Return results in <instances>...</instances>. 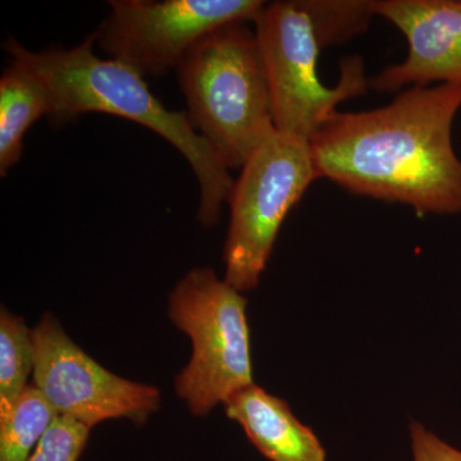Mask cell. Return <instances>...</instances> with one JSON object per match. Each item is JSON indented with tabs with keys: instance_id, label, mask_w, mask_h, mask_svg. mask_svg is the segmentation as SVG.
Returning <instances> with one entry per match:
<instances>
[{
	"instance_id": "9c48e42d",
	"label": "cell",
	"mask_w": 461,
	"mask_h": 461,
	"mask_svg": "<svg viewBox=\"0 0 461 461\" xmlns=\"http://www.w3.org/2000/svg\"><path fill=\"white\" fill-rule=\"evenodd\" d=\"M373 11L405 35L408 56L371 80V89L395 93L432 83L461 86V0H373Z\"/></svg>"
},
{
	"instance_id": "52a82bcc",
	"label": "cell",
	"mask_w": 461,
	"mask_h": 461,
	"mask_svg": "<svg viewBox=\"0 0 461 461\" xmlns=\"http://www.w3.org/2000/svg\"><path fill=\"white\" fill-rule=\"evenodd\" d=\"M260 0H111V14L94 32L108 58L142 77L177 69L187 51L230 23H253Z\"/></svg>"
},
{
	"instance_id": "4fadbf2b",
	"label": "cell",
	"mask_w": 461,
	"mask_h": 461,
	"mask_svg": "<svg viewBox=\"0 0 461 461\" xmlns=\"http://www.w3.org/2000/svg\"><path fill=\"white\" fill-rule=\"evenodd\" d=\"M32 330L23 318L2 306L0 311V418L7 415L26 390L33 372Z\"/></svg>"
},
{
	"instance_id": "6da1fadb",
	"label": "cell",
	"mask_w": 461,
	"mask_h": 461,
	"mask_svg": "<svg viewBox=\"0 0 461 461\" xmlns=\"http://www.w3.org/2000/svg\"><path fill=\"white\" fill-rule=\"evenodd\" d=\"M461 86H412L393 103L338 112L311 139L320 178L355 195L402 203L420 214L461 212V159L453 123Z\"/></svg>"
},
{
	"instance_id": "5b68a950",
	"label": "cell",
	"mask_w": 461,
	"mask_h": 461,
	"mask_svg": "<svg viewBox=\"0 0 461 461\" xmlns=\"http://www.w3.org/2000/svg\"><path fill=\"white\" fill-rule=\"evenodd\" d=\"M247 304L211 268L191 269L168 295L167 315L193 346L175 390L195 417L254 384Z\"/></svg>"
},
{
	"instance_id": "277c9868",
	"label": "cell",
	"mask_w": 461,
	"mask_h": 461,
	"mask_svg": "<svg viewBox=\"0 0 461 461\" xmlns=\"http://www.w3.org/2000/svg\"><path fill=\"white\" fill-rule=\"evenodd\" d=\"M253 23L278 132L311 141L342 102L371 87L359 56L342 59L336 86L321 84L318 58L329 44L308 0L266 3Z\"/></svg>"
},
{
	"instance_id": "7c38bea8",
	"label": "cell",
	"mask_w": 461,
	"mask_h": 461,
	"mask_svg": "<svg viewBox=\"0 0 461 461\" xmlns=\"http://www.w3.org/2000/svg\"><path fill=\"white\" fill-rule=\"evenodd\" d=\"M58 415L41 391L29 384L0 418V461H27Z\"/></svg>"
},
{
	"instance_id": "3957f363",
	"label": "cell",
	"mask_w": 461,
	"mask_h": 461,
	"mask_svg": "<svg viewBox=\"0 0 461 461\" xmlns=\"http://www.w3.org/2000/svg\"><path fill=\"white\" fill-rule=\"evenodd\" d=\"M249 23L221 26L177 67L187 115L227 168H241L277 132L271 90Z\"/></svg>"
},
{
	"instance_id": "8992f818",
	"label": "cell",
	"mask_w": 461,
	"mask_h": 461,
	"mask_svg": "<svg viewBox=\"0 0 461 461\" xmlns=\"http://www.w3.org/2000/svg\"><path fill=\"white\" fill-rule=\"evenodd\" d=\"M320 180L311 142L276 132L258 149L233 185L224 281L244 293L259 284L288 212Z\"/></svg>"
},
{
	"instance_id": "30bf717a",
	"label": "cell",
	"mask_w": 461,
	"mask_h": 461,
	"mask_svg": "<svg viewBox=\"0 0 461 461\" xmlns=\"http://www.w3.org/2000/svg\"><path fill=\"white\" fill-rule=\"evenodd\" d=\"M249 441L271 461H326V450L313 430L297 420L290 406L256 384L242 388L223 403Z\"/></svg>"
},
{
	"instance_id": "ba28073f",
	"label": "cell",
	"mask_w": 461,
	"mask_h": 461,
	"mask_svg": "<svg viewBox=\"0 0 461 461\" xmlns=\"http://www.w3.org/2000/svg\"><path fill=\"white\" fill-rule=\"evenodd\" d=\"M32 384L62 417L90 429L111 420H129L142 427L160 408L159 388L130 381L100 366L72 341L56 315H42L32 330Z\"/></svg>"
},
{
	"instance_id": "9a60e30c",
	"label": "cell",
	"mask_w": 461,
	"mask_h": 461,
	"mask_svg": "<svg viewBox=\"0 0 461 461\" xmlns=\"http://www.w3.org/2000/svg\"><path fill=\"white\" fill-rule=\"evenodd\" d=\"M409 429L414 461H461L460 450L446 444L418 421H411Z\"/></svg>"
},
{
	"instance_id": "7a4b0ae2",
	"label": "cell",
	"mask_w": 461,
	"mask_h": 461,
	"mask_svg": "<svg viewBox=\"0 0 461 461\" xmlns=\"http://www.w3.org/2000/svg\"><path fill=\"white\" fill-rule=\"evenodd\" d=\"M91 33L74 48L32 51L14 39L5 50L12 59L29 67L47 85L56 121L90 112L117 115L142 124L162 136L185 157L198 178V221L211 227L229 203L235 180L208 141L196 131L187 112L171 111L151 93L145 77L112 58L94 53Z\"/></svg>"
},
{
	"instance_id": "5bb4252c",
	"label": "cell",
	"mask_w": 461,
	"mask_h": 461,
	"mask_svg": "<svg viewBox=\"0 0 461 461\" xmlns=\"http://www.w3.org/2000/svg\"><path fill=\"white\" fill-rule=\"evenodd\" d=\"M89 436V427L58 415L27 461H78Z\"/></svg>"
},
{
	"instance_id": "8fae6325",
	"label": "cell",
	"mask_w": 461,
	"mask_h": 461,
	"mask_svg": "<svg viewBox=\"0 0 461 461\" xmlns=\"http://www.w3.org/2000/svg\"><path fill=\"white\" fill-rule=\"evenodd\" d=\"M42 115H51L47 85L29 67L12 59L0 77V173L7 175L23 151V139Z\"/></svg>"
}]
</instances>
